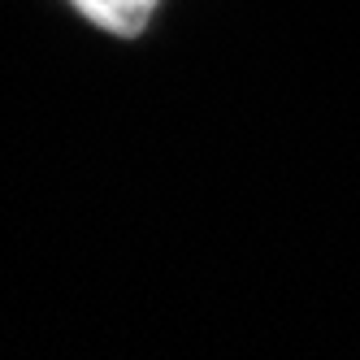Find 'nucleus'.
Instances as JSON below:
<instances>
[{
  "label": "nucleus",
  "instance_id": "f257e3e1",
  "mask_svg": "<svg viewBox=\"0 0 360 360\" xmlns=\"http://www.w3.org/2000/svg\"><path fill=\"white\" fill-rule=\"evenodd\" d=\"M74 5L91 22H100V27H109L117 35H139L152 9H157V0H74Z\"/></svg>",
  "mask_w": 360,
  "mask_h": 360
}]
</instances>
